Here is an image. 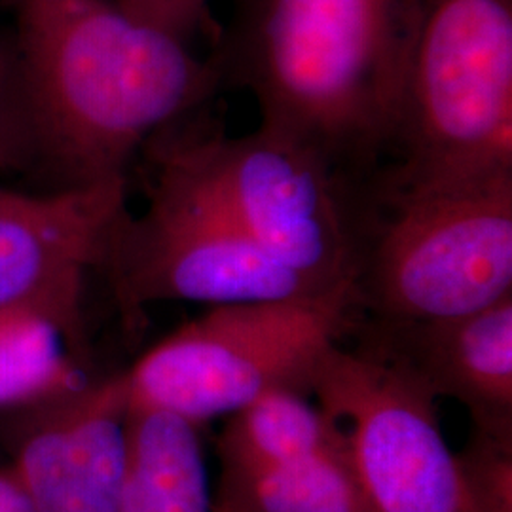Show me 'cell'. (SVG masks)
<instances>
[{
    "label": "cell",
    "instance_id": "cell-15",
    "mask_svg": "<svg viewBox=\"0 0 512 512\" xmlns=\"http://www.w3.org/2000/svg\"><path fill=\"white\" fill-rule=\"evenodd\" d=\"M63 332L27 310H0V408L38 406L86 384Z\"/></svg>",
    "mask_w": 512,
    "mask_h": 512
},
{
    "label": "cell",
    "instance_id": "cell-2",
    "mask_svg": "<svg viewBox=\"0 0 512 512\" xmlns=\"http://www.w3.org/2000/svg\"><path fill=\"white\" fill-rule=\"evenodd\" d=\"M421 0H236L211 55L260 124L366 184L393 156Z\"/></svg>",
    "mask_w": 512,
    "mask_h": 512
},
{
    "label": "cell",
    "instance_id": "cell-10",
    "mask_svg": "<svg viewBox=\"0 0 512 512\" xmlns=\"http://www.w3.org/2000/svg\"><path fill=\"white\" fill-rule=\"evenodd\" d=\"M129 459V406L116 376L38 404L10 467L33 512H116Z\"/></svg>",
    "mask_w": 512,
    "mask_h": 512
},
{
    "label": "cell",
    "instance_id": "cell-17",
    "mask_svg": "<svg viewBox=\"0 0 512 512\" xmlns=\"http://www.w3.org/2000/svg\"><path fill=\"white\" fill-rule=\"evenodd\" d=\"M131 18L186 44L213 29L211 0H114Z\"/></svg>",
    "mask_w": 512,
    "mask_h": 512
},
{
    "label": "cell",
    "instance_id": "cell-13",
    "mask_svg": "<svg viewBox=\"0 0 512 512\" xmlns=\"http://www.w3.org/2000/svg\"><path fill=\"white\" fill-rule=\"evenodd\" d=\"M349 448L346 429L310 395L275 389L226 416L217 439L220 471L253 473Z\"/></svg>",
    "mask_w": 512,
    "mask_h": 512
},
{
    "label": "cell",
    "instance_id": "cell-3",
    "mask_svg": "<svg viewBox=\"0 0 512 512\" xmlns=\"http://www.w3.org/2000/svg\"><path fill=\"white\" fill-rule=\"evenodd\" d=\"M365 200L355 287L368 319L458 317L512 294V167L425 183L374 177Z\"/></svg>",
    "mask_w": 512,
    "mask_h": 512
},
{
    "label": "cell",
    "instance_id": "cell-14",
    "mask_svg": "<svg viewBox=\"0 0 512 512\" xmlns=\"http://www.w3.org/2000/svg\"><path fill=\"white\" fill-rule=\"evenodd\" d=\"M213 505L226 512H376L349 448L253 473L220 471Z\"/></svg>",
    "mask_w": 512,
    "mask_h": 512
},
{
    "label": "cell",
    "instance_id": "cell-8",
    "mask_svg": "<svg viewBox=\"0 0 512 512\" xmlns=\"http://www.w3.org/2000/svg\"><path fill=\"white\" fill-rule=\"evenodd\" d=\"M308 393L346 429L353 467L374 511L465 512L439 401L412 374L340 342L315 366Z\"/></svg>",
    "mask_w": 512,
    "mask_h": 512
},
{
    "label": "cell",
    "instance_id": "cell-16",
    "mask_svg": "<svg viewBox=\"0 0 512 512\" xmlns=\"http://www.w3.org/2000/svg\"><path fill=\"white\" fill-rule=\"evenodd\" d=\"M456 461L465 512H512V431L473 427Z\"/></svg>",
    "mask_w": 512,
    "mask_h": 512
},
{
    "label": "cell",
    "instance_id": "cell-7",
    "mask_svg": "<svg viewBox=\"0 0 512 512\" xmlns=\"http://www.w3.org/2000/svg\"><path fill=\"white\" fill-rule=\"evenodd\" d=\"M154 164L147 207L139 215L128 207L120 211L99 264L128 323H137L156 302L215 308L293 300L342 287L281 264L177 171L158 160Z\"/></svg>",
    "mask_w": 512,
    "mask_h": 512
},
{
    "label": "cell",
    "instance_id": "cell-1",
    "mask_svg": "<svg viewBox=\"0 0 512 512\" xmlns=\"http://www.w3.org/2000/svg\"><path fill=\"white\" fill-rule=\"evenodd\" d=\"M12 55L29 152L59 188L126 183V169L217 92L220 74L114 0H12Z\"/></svg>",
    "mask_w": 512,
    "mask_h": 512
},
{
    "label": "cell",
    "instance_id": "cell-20",
    "mask_svg": "<svg viewBox=\"0 0 512 512\" xmlns=\"http://www.w3.org/2000/svg\"><path fill=\"white\" fill-rule=\"evenodd\" d=\"M213 512H226V511H222V509H219V507H215V505H213Z\"/></svg>",
    "mask_w": 512,
    "mask_h": 512
},
{
    "label": "cell",
    "instance_id": "cell-12",
    "mask_svg": "<svg viewBox=\"0 0 512 512\" xmlns=\"http://www.w3.org/2000/svg\"><path fill=\"white\" fill-rule=\"evenodd\" d=\"M198 425L129 408L128 475L116 512H213Z\"/></svg>",
    "mask_w": 512,
    "mask_h": 512
},
{
    "label": "cell",
    "instance_id": "cell-18",
    "mask_svg": "<svg viewBox=\"0 0 512 512\" xmlns=\"http://www.w3.org/2000/svg\"><path fill=\"white\" fill-rule=\"evenodd\" d=\"M29 154L12 55L0 46V169L16 167Z\"/></svg>",
    "mask_w": 512,
    "mask_h": 512
},
{
    "label": "cell",
    "instance_id": "cell-4",
    "mask_svg": "<svg viewBox=\"0 0 512 512\" xmlns=\"http://www.w3.org/2000/svg\"><path fill=\"white\" fill-rule=\"evenodd\" d=\"M359 319L355 283L293 300L215 306L118 378L131 410L167 412L202 427L275 389L308 393L321 357Z\"/></svg>",
    "mask_w": 512,
    "mask_h": 512
},
{
    "label": "cell",
    "instance_id": "cell-6",
    "mask_svg": "<svg viewBox=\"0 0 512 512\" xmlns=\"http://www.w3.org/2000/svg\"><path fill=\"white\" fill-rule=\"evenodd\" d=\"M512 167V0H421L391 183Z\"/></svg>",
    "mask_w": 512,
    "mask_h": 512
},
{
    "label": "cell",
    "instance_id": "cell-19",
    "mask_svg": "<svg viewBox=\"0 0 512 512\" xmlns=\"http://www.w3.org/2000/svg\"><path fill=\"white\" fill-rule=\"evenodd\" d=\"M0 512H33L10 469L0 471Z\"/></svg>",
    "mask_w": 512,
    "mask_h": 512
},
{
    "label": "cell",
    "instance_id": "cell-11",
    "mask_svg": "<svg viewBox=\"0 0 512 512\" xmlns=\"http://www.w3.org/2000/svg\"><path fill=\"white\" fill-rule=\"evenodd\" d=\"M349 336L412 374L437 401L461 404L473 427L512 431V294L431 321L389 323L361 313Z\"/></svg>",
    "mask_w": 512,
    "mask_h": 512
},
{
    "label": "cell",
    "instance_id": "cell-5",
    "mask_svg": "<svg viewBox=\"0 0 512 512\" xmlns=\"http://www.w3.org/2000/svg\"><path fill=\"white\" fill-rule=\"evenodd\" d=\"M154 160L260 249L327 285L355 283L365 238V184L315 150L258 124L247 135L164 137Z\"/></svg>",
    "mask_w": 512,
    "mask_h": 512
},
{
    "label": "cell",
    "instance_id": "cell-9",
    "mask_svg": "<svg viewBox=\"0 0 512 512\" xmlns=\"http://www.w3.org/2000/svg\"><path fill=\"white\" fill-rule=\"evenodd\" d=\"M126 207V183L25 194L0 186V310L54 323L80 357L84 283L99 268L110 226Z\"/></svg>",
    "mask_w": 512,
    "mask_h": 512
}]
</instances>
